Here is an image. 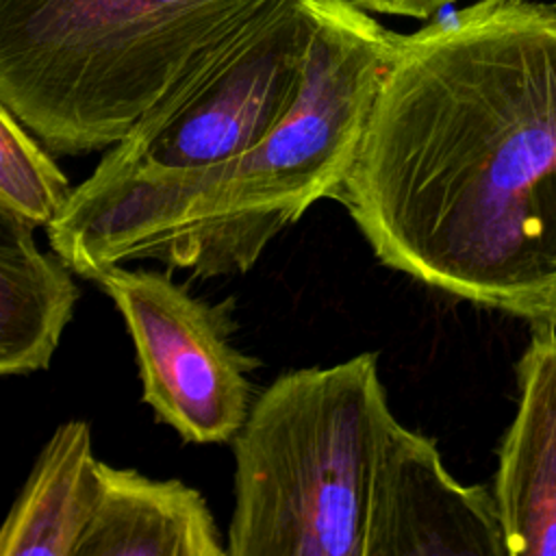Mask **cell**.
<instances>
[{
  "label": "cell",
  "mask_w": 556,
  "mask_h": 556,
  "mask_svg": "<svg viewBox=\"0 0 556 556\" xmlns=\"http://www.w3.org/2000/svg\"><path fill=\"white\" fill-rule=\"evenodd\" d=\"M374 352L278 376L232 439L230 556H382L408 437Z\"/></svg>",
  "instance_id": "obj_3"
},
{
  "label": "cell",
  "mask_w": 556,
  "mask_h": 556,
  "mask_svg": "<svg viewBox=\"0 0 556 556\" xmlns=\"http://www.w3.org/2000/svg\"><path fill=\"white\" fill-rule=\"evenodd\" d=\"M350 2L367 9L369 13L428 20L441 9L454 4L456 0H350Z\"/></svg>",
  "instance_id": "obj_13"
},
{
  "label": "cell",
  "mask_w": 556,
  "mask_h": 556,
  "mask_svg": "<svg viewBox=\"0 0 556 556\" xmlns=\"http://www.w3.org/2000/svg\"><path fill=\"white\" fill-rule=\"evenodd\" d=\"M302 0L204 54L74 187L46 226L78 276L178 191L267 135L293 104L308 39Z\"/></svg>",
  "instance_id": "obj_5"
},
{
  "label": "cell",
  "mask_w": 556,
  "mask_h": 556,
  "mask_svg": "<svg viewBox=\"0 0 556 556\" xmlns=\"http://www.w3.org/2000/svg\"><path fill=\"white\" fill-rule=\"evenodd\" d=\"M35 226L0 208V374L48 369L78 300L63 256L46 254Z\"/></svg>",
  "instance_id": "obj_10"
},
{
  "label": "cell",
  "mask_w": 556,
  "mask_h": 556,
  "mask_svg": "<svg viewBox=\"0 0 556 556\" xmlns=\"http://www.w3.org/2000/svg\"><path fill=\"white\" fill-rule=\"evenodd\" d=\"M100 493L76 556H224L215 517L193 486L98 463Z\"/></svg>",
  "instance_id": "obj_9"
},
{
  "label": "cell",
  "mask_w": 556,
  "mask_h": 556,
  "mask_svg": "<svg viewBox=\"0 0 556 556\" xmlns=\"http://www.w3.org/2000/svg\"><path fill=\"white\" fill-rule=\"evenodd\" d=\"M493 484L508 556H556V324L532 326Z\"/></svg>",
  "instance_id": "obj_7"
},
{
  "label": "cell",
  "mask_w": 556,
  "mask_h": 556,
  "mask_svg": "<svg viewBox=\"0 0 556 556\" xmlns=\"http://www.w3.org/2000/svg\"><path fill=\"white\" fill-rule=\"evenodd\" d=\"M384 556H508L493 491L460 484L437 443L413 430L397 465Z\"/></svg>",
  "instance_id": "obj_8"
},
{
  "label": "cell",
  "mask_w": 556,
  "mask_h": 556,
  "mask_svg": "<svg viewBox=\"0 0 556 556\" xmlns=\"http://www.w3.org/2000/svg\"><path fill=\"white\" fill-rule=\"evenodd\" d=\"M337 200L382 265L556 324V4L478 0L397 35Z\"/></svg>",
  "instance_id": "obj_1"
},
{
  "label": "cell",
  "mask_w": 556,
  "mask_h": 556,
  "mask_svg": "<svg viewBox=\"0 0 556 556\" xmlns=\"http://www.w3.org/2000/svg\"><path fill=\"white\" fill-rule=\"evenodd\" d=\"M300 4L308 39L289 111L237 159L206 172L115 239L96 271L154 258L202 278L243 274L317 200L339 198L397 33L350 0Z\"/></svg>",
  "instance_id": "obj_2"
},
{
  "label": "cell",
  "mask_w": 556,
  "mask_h": 556,
  "mask_svg": "<svg viewBox=\"0 0 556 556\" xmlns=\"http://www.w3.org/2000/svg\"><path fill=\"white\" fill-rule=\"evenodd\" d=\"M298 0H0V104L50 152L117 143L204 54Z\"/></svg>",
  "instance_id": "obj_4"
},
{
  "label": "cell",
  "mask_w": 556,
  "mask_h": 556,
  "mask_svg": "<svg viewBox=\"0 0 556 556\" xmlns=\"http://www.w3.org/2000/svg\"><path fill=\"white\" fill-rule=\"evenodd\" d=\"M46 146L0 104V208L37 226L52 224L72 187Z\"/></svg>",
  "instance_id": "obj_12"
},
{
  "label": "cell",
  "mask_w": 556,
  "mask_h": 556,
  "mask_svg": "<svg viewBox=\"0 0 556 556\" xmlns=\"http://www.w3.org/2000/svg\"><path fill=\"white\" fill-rule=\"evenodd\" d=\"M98 463L89 424H61L7 515L0 556H76L98 504Z\"/></svg>",
  "instance_id": "obj_11"
},
{
  "label": "cell",
  "mask_w": 556,
  "mask_h": 556,
  "mask_svg": "<svg viewBox=\"0 0 556 556\" xmlns=\"http://www.w3.org/2000/svg\"><path fill=\"white\" fill-rule=\"evenodd\" d=\"M93 280L122 313L135 345L141 400L187 443H226L252 408L248 358L224 317L152 269L109 265Z\"/></svg>",
  "instance_id": "obj_6"
}]
</instances>
